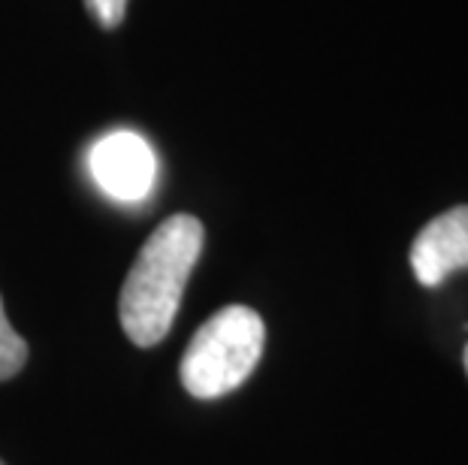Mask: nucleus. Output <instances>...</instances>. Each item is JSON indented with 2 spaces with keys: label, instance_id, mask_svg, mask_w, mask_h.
I'll return each instance as SVG.
<instances>
[{
  "label": "nucleus",
  "instance_id": "obj_1",
  "mask_svg": "<svg viewBox=\"0 0 468 465\" xmlns=\"http://www.w3.org/2000/svg\"><path fill=\"white\" fill-rule=\"evenodd\" d=\"M203 224L194 215H173L148 236L122 287V326L139 348H154L169 333L185 287L203 251Z\"/></svg>",
  "mask_w": 468,
  "mask_h": 465
},
{
  "label": "nucleus",
  "instance_id": "obj_2",
  "mask_svg": "<svg viewBox=\"0 0 468 465\" xmlns=\"http://www.w3.org/2000/svg\"><path fill=\"white\" fill-rule=\"evenodd\" d=\"M266 326L248 305L215 312L187 344L182 357V384L197 399H218L251 378L263 357Z\"/></svg>",
  "mask_w": 468,
  "mask_h": 465
},
{
  "label": "nucleus",
  "instance_id": "obj_3",
  "mask_svg": "<svg viewBox=\"0 0 468 465\" xmlns=\"http://www.w3.org/2000/svg\"><path fill=\"white\" fill-rule=\"evenodd\" d=\"M88 166L94 185L118 203H136L148 196L157 175L152 145L131 131H115L97 140L88 154Z\"/></svg>",
  "mask_w": 468,
  "mask_h": 465
},
{
  "label": "nucleus",
  "instance_id": "obj_4",
  "mask_svg": "<svg viewBox=\"0 0 468 465\" xmlns=\"http://www.w3.org/2000/svg\"><path fill=\"white\" fill-rule=\"evenodd\" d=\"M411 269L423 287H438L453 272L468 269V206H453L417 233Z\"/></svg>",
  "mask_w": 468,
  "mask_h": 465
},
{
  "label": "nucleus",
  "instance_id": "obj_5",
  "mask_svg": "<svg viewBox=\"0 0 468 465\" xmlns=\"http://www.w3.org/2000/svg\"><path fill=\"white\" fill-rule=\"evenodd\" d=\"M27 363V342L6 321L4 300H0V381L16 378Z\"/></svg>",
  "mask_w": 468,
  "mask_h": 465
},
{
  "label": "nucleus",
  "instance_id": "obj_6",
  "mask_svg": "<svg viewBox=\"0 0 468 465\" xmlns=\"http://www.w3.org/2000/svg\"><path fill=\"white\" fill-rule=\"evenodd\" d=\"M85 9L91 13V18L106 31H115L124 22L127 13V0H85Z\"/></svg>",
  "mask_w": 468,
  "mask_h": 465
},
{
  "label": "nucleus",
  "instance_id": "obj_7",
  "mask_svg": "<svg viewBox=\"0 0 468 465\" xmlns=\"http://www.w3.org/2000/svg\"><path fill=\"white\" fill-rule=\"evenodd\" d=\"M463 365H465V375H468V344H465V351H463Z\"/></svg>",
  "mask_w": 468,
  "mask_h": 465
},
{
  "label": "nucleus",
  "instance_id": "obj_8",
  "mask_svg": "<svg viewBox=\"0 0 468 465\" xmlns=\"http://www.w3.org/2000/svg\"><path fill=\"white\" fill-rule=\"evenodd\" d=\"M0 465H4V462H0Z\"/></svg>",
  "mask_w": 468,
  "mask_h": 465
}]
</instances>
